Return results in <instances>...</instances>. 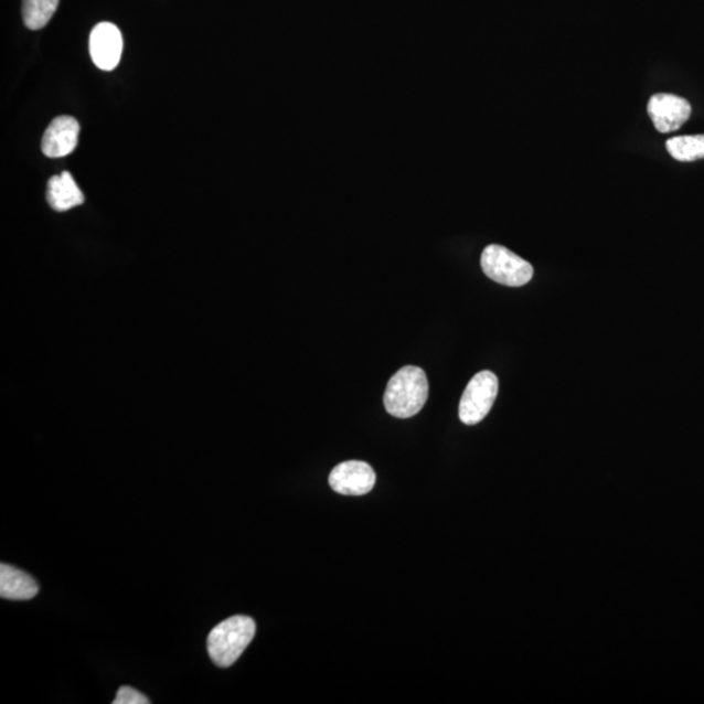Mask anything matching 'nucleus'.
Returning a JSON list of instances; mask_svg holds the SVG:
<instances>
[{
  "label": "nucleus",
  "instance_id": "obj_1",
  "mask_svg": "<svg viewBox=\"0 0 704 704\" xmlns=\"http://www.w3.org/2000/svg\"><path fill=\"white\" fill-rule=\"evenodd\" d=\"M428 393L429 385L426 372L419 366H404L395 373L387 384L384 395L386 412L395 418H413L426 405Z\"/></svg>",
  "mask_w": 704,
  "mask_h": 704
},
{
  "label": "nucleus",
  "instance_id": "obj_2",
  "mask_svg": "<svg viewBox=\"0 0 704 704\" xmlns=\"http://www.w3.org/2000/svg\"><path fill=\"white\" fill-rule=\"evenodd\" d=\"M256 634V623L247 616H233L215 627L207 637V653L215 665L232 666Z\"/></svg>",
  "mask_w": 704,
  "mask_h": 704
},
{
  "label": "nucleus",
  "instance_id": "obj_3",
  "mask_svg": "<svg viewBox=\"0 0 704 704\" xmlns=\"http://www.w3.org/2000/svg\"><path fill=\"white\" fill-rule=\"evenodd\" d=\"M480 264L492 281L510 287L527 285L534 277L533 265L499 244H491L483 250Z\"/></svg>",
  "mask_w": 704,
  "mask_h": 704
},
{
  "label": "nucleus",
  "instance_id": "obj_4",
  "mask_svg": "<svg viewBox=\"0 0 704 704\" xmlns=\"http://www.w3.org/2000/svg\"><path fill=\"white\" fill-rule=\"evenodd\" d=\"M499 378L491 371L477 373L472 377L459 404V419L466 426H476L490 414L498 398Z\"/></svg>",
  "mask_w": 704,
  "mask_h": 704
},
{
  "label": "nucleus",
  "instance_id": "obj_5",
  "mask_svg": "<svg viewBox=\"0 0 704 704\" xmlns=\"http://www.w3.org/2000/svg\"><path fill=\"white\" fill-rule=\"evenodd\" d=\"M648 113L660 134H670L678 131L691 118L692 105L685 98L659 93L650 98Z\"/></svg>",
  "mask_w": 704,
  "mask_h": 704
},
{
  "label": "nucleus",
  "instance_id": "obj_6",
  "mask_svg": "<svg viewBox=\"0 0 704 704\" xmlns=\"http://www.w3.org/2000/svg\"><path fill=\"white\" fill-rule=\"evenodd\" d=\"M329 484L333 491L344 495L370 493L376 484V473L362 461L343 462L330 472Z\"/></svg>",
  "mask_w": 704,
  "mask_h": 704
},
{
  "label": "nucleus",
  "instance_id": "obj_7",
  "mask_svg": "<svg viewBox=\"0 0 704 704\" xmlns=\"http://www.w3.org/2000/svg\"><path fill=\"white\" fill-rule=\"evenodd\" d=\"M89 52L99 70L113 71L117 67L124 54V38L118 26L111 23L96 25L90 34Z\"/></svg>",
  "mask_w": 704,
  "mask_h": 704
},
{
  "label": "nucleus",
  "instance_id": "obj_8",
  "mask_svg": "<svg viewBox=\"0 0 704 704\" xmlns=\"http://www.w3.org/2000/svg\"><path fill=\"white\" fill-rule=\"evenodd\" d=\"M81 125L75 118L60 117L52 121L42 138V152L50 158L71 154L77 147Z\"/></svg>",
  "mask_w": 704,
  "mask_h": 704
},
{
  "label": "nucleus",
  "instance_id": "obj_9",
  "mask_svg": "<svg viewBox=\"0 0 704 704\" xmlns=\"http://www.w3.org/2000/svg\"><path fill=\"white\" fill-rule=\"evenodd\" d=\"M40 587L29 574L9 564L0 565V596L7 600H29Z\"/></svg>",
  "mask_w": 704,
  "mask_h": 704
},
{
  "label": "nucleus",
  "instance_id": "obj_10",
  "mask_svg": "<svg viewBox=\"0 0 704 704\" xmlns=\"http://www.w3.org/2000/svg\"><path fill=\"white\" fill-rule=\"evenodd\" d=\"M46 198L56 212H67L84 203V195L68 171L53 177L47 183Z\"/></svg>",
  "mask_w": 704,
  "mask_h": 704
},
{
  "label": "nucleus",
  "instance_id": "obj_11",
  "mask_svg": "<svg viewBox=\"0 0 704 704\" xmlns=\"http://www.w3.org/2000/svg\"><path fill=\"white\" fill-rule=\"evenodd\" d=\"M668 153L680 162L704 160V135L679 136L666 140Z\"/></svg>",
  "mask_w": 704,
  "mask_h": 704
},
{
  "label": "nucleus",
  "instance_id": "obj_12",
  "mask_svg": "<svg viewBox=\"0 0 704 704\" xmlns=\"http://www.w3.org/2000/svg\"><path fill=\"white\" fill-rule=\"evenodd\" d=\"M60 6V0H23L24 24L31 31H39L49 24Z\"/></svg>",
  "mask_w": 704,
  "mask_h": 704
},
{
  "label": "nucleus",
  "instance_id": "obj_13",
  "mask_svg": "<svg viewBox=\"0 0 704 704\" xmlns=\"http://www.w3.org/2000/svg\"><path fill=\"white\" fill-rule=\"evenodd\" d=\"M150 701L146 695L136 691L134 687L124 686L120 687L117 696L113 701V704H149Z\"/></svg>",
  "mask_w": 704,
  "mask_h": 704
}]
</instances>
